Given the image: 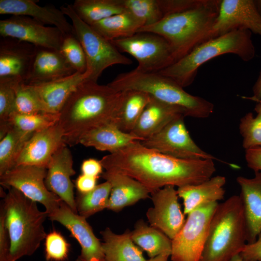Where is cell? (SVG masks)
<instances>
[{"mask_svg": "<svg viewBox=\"0 0 261 261\" xmlns=\"http://www.w3.org/2000/svg\"><path fill=\"white\" fill-rule=\"evenodd\" d=\"M105 171L127 175L152 192L167 186L178 188L197 185L212 177L216 169L213 160L175 158L134 141L100 160Z\"/></svg>", "mask_w": 261, "mask_h": 261, "instance_id": "obj_1", "label": "cell"}, {"mask_svg": "<svg viewBox=\"0 0 261 261\" xmlns=\"http://www.w3.org/2000/svg\"><path fill=\"white\" fill-rule=\"evenodd\" d=\"M121 92L107 85L87 80L70 96L59 112L58 124L65 143L79 144L82 137L90 130L112 122Z\"/></svg>", "mask_w": 261, "mask_h": 261, "instance_id": "obj_2", "label": "cell"}, {"mask_svg": "<svg viewBox=\"0 0 261 261\" xmlns=\"http://www.w3.org/2000/svg\"><path fill=\"white\" fill-rule=\"evenodd\" d=\"M220 1L206 0L199 7L168 15L154 25L142 27L137 33L150 32L164 38L171 47L174 63L197 46L218 37L214 26Z\"/></svg>", "mask_w": 261, "mask_h": 261, "instance_id": "obj_3", "label": "cell"}, {"mask_svg": "<svg viewBox=\"0 0 261 261\" xmlns=\"http://www.w3.org/2000/svg\"><path fill=\"white\" fill-rule=\"evenodd\" d=\"M7 189V193L2 191L0 202L11 243L9 261H16L34 254L45 239L47 234L44 223L48 214L17 189Z\"/></svg>", "mask_w": 261, "mask_h": 261, "instance_id": "obj_4", "label": "cell"}, {"mask_svg": "<svg viewBox=\"0 0 261 261\" xmlns=\"http://www.w3.org/2000/svg\"><path fill=\"white\" fill-rule=\"evenodd\" d=\"M248 30L238 29L207 41L167 68L157 72L174 80L183 88L194 81L199 68L221 55L232 54L249 61L255 56V48Z\"/></svg>", "mask_w": 261, "mask_h": 261, "instance_id": "obj_5", "label": "cell"}, {"mask_svg": "<svg viewBox=\"0 0 261 261\" xmlns=\"http://www.w3.org/2000/svg\"><path fill=\"white\" fill-rule=\"evenodd\" d=\"M246 242V227L240 195L218 204L212 218L200 261H230Z\"/></svg>", "mask_w": 261, "mask_h": 261, "instance_id": "obj_6", "label": "cell"}, {"mask_svg": "<svg viewBox=\"0 0 261 261\" xmlns=\"http://www.w3.org/2000/svg\"><path fill=\"white\" fill-rule=\"evenodd\" d=\"M107 85L118 92L133 89L147 93L160 101L183 108L186 116L205 118L214 111L212 102L188 93L174 80L158 72L133 70L118 75Z\"/></svg>", "mask_w": 261, "mask_h": 261, "instance_id": "obj_7", "label": "cell"}, {"mask_svg": "<svg viewBox=\"0 0 261 261\" xmlns=\"http://www.w3.org/2000/svg\"><path fill=\"white\" fill-rule=\"evenodd\" d=\"M72 22L74 32L84 49L88 80L97 82L103 71L110 66L121 64L130 65L132 61L120 53L112 43L102 37L77 15L72 5L60 7Z\"/></svg>", "mask_w": 261, "mask_h": 261, "instance_id": "obj_8", "label": "cell"}, {"mask_svg": "<svg viewBox=\"0 0 261 261\" xmlns=\"http://www.w3.org/2000/svg\"><path fill=\"white\" fill-rule=\"evenodd\" d=\"M218 202L202 205L188 215L185 222L172 240V261H200Z\"/></svg>", "mask_w": 261, "mask_h": 261, "instance_id": "obj_9", "label": "cell"}, {"mask_svg": "<svg viewBox=\"0 0 261 261\" xmlns=\"http://www.w3.org/2000/svg\"><path fill=\"white\" fill-rule=\"evenodd\" d=\"M118 50L134 58L142 72H157L174 63L172 52L167 41L154 33L141 32L110 41Z\"/></svg>", "mask_w": 261, "mask_h": 261, "instance_id": "obj_10", "label": "cell"}, {"mask_svg": "<svg viewBox=\"0 0 261 261\" xmlns=\"http://www.w3.org/2000/svg\"><path fill=\"white\" fill-rule=\"evenodd\" d=\"M185 117L174 119L155 134L140 141L141 143L149 149L175 158L216 159L192 140L185 124Z\"/></svg>", "mask_w": 261, "mask_h": 261, "instance_id": "obj_11", "label": "cell"}, {"mask_svg": "<svg viewBox=\"0 0 261 261\" xmlns=\"http://www.w3.org/2000/svg\"><path fill=\"white\" fill-rule=\"evenodd\" d=\"M46 174V168L19 165L0 175V184L7 188H14L41 203L48 215L59 208L61 200L47 189L45 184Z\"/></svg>", "mask_w": 261, "mask_h": 261, "instance_id": "obj_12", "label": "cell"}, {"mask_svg": "<svg viewBox=\"0 0 261 261\" xmlns=\"http://www.w3.org/2000/svg\"><path fill=\"white\" fill-rule=\"evenodd\" d=\"M1 37H10L30 43L37 47L59 50L63 34L57 28L46 26L29 16L12 15L0 21Z\"/></svg>", "mask_w": 261, "mask_h": 261, "instance_id": "obj_13", "label": "cell"}, {"mask_svg": "<svg viewBox=\"0 0 261 261\" xmlns=\"http://www.w3.org/2000/svg\"><path fill=\"white\" fill-rule=\"evenodd\" d=\"M151 195L153 206L146 213L148 222L173 240L186 221L178 203L177 190L174 186H167Z\"/></svg>", "mask_w": 261, "mask_h": 261, "instance_id": "obj_14", "label": "cell"}, {"mask_svg": "<svg viewBox=\"0 0 261 261\" xmlns=\"http://www.w3.org/2000/svg\"><path fill=\"white\" fill-rule=\"evenodd\" d=\"M52 221L58 222L71 232L81 247L78 257L83 261H103L102 243L95 236L86 218L74 212L61 200L59 208L48 215Z\"/></svg>", "mask_w": 261, "mask_h": 261, "instance_id": "obj_15", "label": "cell"}, {"mask_svg": "<svg viewBox=\"0 0 261 261\" xmlns=\"http://www.w3.org/2000/svg\"><path fill=\"white\" fill-rule=\"evenodd\" d=\"M238 29L261 36V17L254 0H221L214 26L217 36Z\"/></svg>", "mask_w": 261, "mask_h": 261, "instance_id": "obj_16", "label": "cell"}, {"mask_svg": "<svg viewBox=\"0 0 261 261\" xmlns=\"http://www.w3.org/2000/svg\"><path fill=\"white\" fill-rule=\"evenodd\" d=\"M75 173L72 153L68 145H64L53 156L48 165L45 184L49 191L77 213L74 185L71 179V177Z\"/></svg>", "mask_w": 261, "mask_h": 261, "instance_id": "obj_17", "label": "cell"}, {"mask_svg": "<svg viewBox=\"0 0 261 261\" xmlns=\"http://www.w3.org/2000/svg\"><path fill=\"white\" fill-rule=\"evenodd\" d=\"M62 130L58 123L32 134L25 144L16 165H30L47 168L55 153L63 145Z\"/></svg>", "mask_w": 261, "mask_h": 261, "instance_id": "obj_18", "label": "cell"}, {"mask_svg": "<svg viewBox=\"0 0 261 261\" xmlns=\"http://www.w3.org/2000/svg\"><path fill=\"white\" fill-rule=\"evenodd\" d=\"M37 47L16 39H0V78L13 77L24 82L30 70Z\"/></svg>", "mask_w": 261, "mask_h": 261, "instance_id": "obj_19", "label": "cell"}, {"mask_svg": "<svg viewBox=\"0 0 261 261\" xmlns=\"http://www.w3.org/2000/svg\"><path fill=\"white\" fill-rule=\"evenodd\" d=\"M34 0H0V14L29 16L44 24L53 25L63 34L74 32L72 24L60 9L53 5L41 6Z\"/></svg>", "mask_w": 261, "mask_h": 261, "instance_id": "obj_20", "label": "cell"}, {"mask_svg": "<svg viewBox=\"0 0 261 261\" xmlns=\"http://www.w3.org/2000/svg\"><path fill=\"white\" fill-rule=\"evenodd\" d=\"M88 78L89 73L86 71L84 73L76 72L58 80L29 86L36 95L44 113L59 114L71 94Z\"/></svg>", "mask_w": 261, "mask_h": 261, "instance_id": "obj_21", "label": "cell"}, {"mask_svg": "<svg viewBox=\"0 0 261 261\" xmlns=\"http://www.w3.org/2000/svg\"><path fill=\"white\" fill-rule=\"evenodd\" d=\"M76 72L59 50L37 47L24 83L34 85L63 78Z\"/></svg>", "mask_w": 261, "mask_h": 261, "instance_id": "obj_22", "label": "cell"}, {"mask_svg": "<svg viewBox=\"0 0 261 261\" xmlns=\"http://www.w3.org/2000/svg\"><path fill=\"white\" fill-rule=\"evenodd\" d=\"M150 97L149 102L130 132L141 141L155 134L174 119L181 116H186L183 108Z\"/></svg>", "mask_w": 261, "mask_h": 261, "instance_id": "obj_23", "label": "cell"}, {"mask_svg": "<svg viewBox=\"0 0 261 261\" xmlns=\"http://www.w3.org/2000/svg\"><path fill=\"white\" fill-rule=\"evenodd\" d=\"M236 181L241 188L246 227L247 244L253 243L261 232V171L255 172L251 178L239 176Z\"/></svg>", "mask_w": 261, "mask_h": 261, "instance_id": "obj_24", "label": "cell"}, {"mask_svg": "<svg viewBox=\"0 0 261 261\" xmlns=\"http://www.w3.org/2000/svg\"><path fill=\"white\" fill-rule=\"evenodd\" d=\"M101 176L111 185L107 209L119 212L140 200L149 198V190L140 182L127 175L105 171Z\"/></svg>", "mask_w": 261, "mask_h": 261, "instance_id": "obj_25", "label": "cell"}, {"mask_svg": "<svg viewBox=\"0 0 261 261\" xmlns=\"http://www.w3.org/2000/svg\"><path fill=\"white\" fill-rule=\"evenodd\" d=\"M225 183L224 176L217 175L199 184L178 188V197L183 201L184 214L188 215L202 205L222 200Z\"/></svg>", "mask_w": 261, "mask_h": 261, "instance_id": "obj_26", "label": "cell"}, {"mask_svg": "<svg viewBox=\"0 0 261 261\" xmlns=\"http://www.w3.org/2000/svg\"><path fill=\"white\" fill-rule=\"evenodd\" d=\"M136 141L141 140L131 133L122 131L110 122L88 132L82 137L79 144L112 153Z\"/></svg>", "mask_w": 261, "mask_h": 261, "instance_id": "obj_27", "label": "cell"}, {"mask_svg": "<svg viewBox=\"0 0 261 261\" xmlns=\"http://www.w3.org/2000/svg\"><path fill=\"white\" fill-rule=\"evenodd\" d=\"M100 233L105 261H146L142 251L133 242L129 230L116 234L108 227Z\"/></svg>", "mask_w": 261, "mask_h": 261, "instance_id": "obj_28", "label": "cell"}, {"mask_svg": "<svg viewBox=\"0 0 261 261\" xmlns=\"http://www.w3.org/2000/svg\"><path fill=\"white\" fill-rule=\"evenodd\" d=\"M143 91L130 89L121 92L112 122L122 131L130 133L150 99Z\"/></svg>", "mask_w": 261, "mask_h": 261, "instance_id": "obj_29", "label": "cell"}, {"mask_svg": "<svg viewBox=\"0 0 261 261\" xmlns=\"http://www.w3.org/2000/svg\"><path fill=\"white\" fill-rule=\"evenodd\" d=\"M131 236L133 242L145 251L150 258L163 254L171 256L172 240L142 219L135 223L134 230L131 231Z\"/></svg>", "mask_w": 261, "mask_h": 261, "instance_id": "obj_30", "label": "cell"}, {"mask_svg": "<svg viewBox=\"0 0 261 261\" xmlns=\"http://www.w3.org/2000/svg\"><path fill=\"white\" fill-rule=\"evenodd\" d=\"M143 23L126 11L106 18L91 26L109 41L131 36L143 27Z\"/></svg>", "mask_w": 261, "mask_h": 261, "instance_id": "obj_31", "label": "cell"}, {"mask_svg": "<svg viewBox=\"0 0 261 261\" xmlns=\"http://www.w3.org/2000/svg\"><path fill=\"white\" fill-rule=\"evenodd\" d=\"M72 6L81 19L90 26L127 11L123 0H75Z\"/></svg>", "mask_w": 261, "mask_h": 261, "instance_id": "obj_32", "label": "cell"}, {"mask_svg": "<svg viewBox=\"0 0 261 261\" xmlns=\"http://www.w3.org/2000/svg\"><path fill=\"white\" fill-rule=\"evenodd\" d=\"M32 134L11 125L8 132L0 139V175L15 166L22 150Z\"/></svg>", "mask_w": 261, "mask_h": 261, "instance_id": "obj_33", "label": "cell"}, {"mask_svg": "<svg viewBox=\"0 0 261 261\" xmlns=\"http://www.w3.org/2000/svg\"><path fill=\"white\" fill-rule=\"evenodd\" d=\"M111 191V184L105 181L88 192L78 193L75 198L77 213L87 218L106 209Z\"/></svg>", "mask_w": 261, "mask_h": 261, "instance_id": "obj_34", "label": "cell"}, {"mask_svg": "<svg viewBox=\"0 0 261 261\" xmlns=\"http://www.w3.org/2000/svg\"><path fill=\"white\" fill-rule=\"evenodd\" d=\"M59 114L41 113L23 115L13 113L8 122L13 127L23 132L33 134L53 126L58 122Z\"/></svg>", "mask_w": 261, "mask_h": 261, "instance_id": "obj_35", "label": "cell"}, {"mask_svg": "<svg viewBox=\"0 0 261 261\" xmlns=\"http://www.w3.org/2000/svg\"><path fill=\"white\" fill-rule=\"evenodd\" d=\"M254 109L257 113L255 117L249 112L240 121L239 131L245 150L261 147V99L257 102Z\"/></svg>", "mask_w": 261, "mask_h": 261, "instance_id": "obj_36", "label": "cell"}, {"mask_svg": "<svg viewBox=\"0 0 261 261\" xmlns=\"http://www.w3.org/2000/svg\"><path fill=\"white\" fill-rule=\"evenodd\" d=\"M126 10L139 19L144 26L154 25L163 17L159 0H123Z\"/></svg>", "mask_w": 261, "mask_h": 261, "instance_id": "obj_37", "label": "cell"}, {"mask_svg": "<svg viewBox=\"0 0 261 261\" xmlns=\"http://www.w3.org/2000/svg\"><path fill=\"white\" fill-rule=\"evenodd\" d=\"M59 51L76 72L84 73L86 71V55L74 32L63 35Z\"/></svg>", "mask_w": 261, "mask_h": 261, "instance_id": "obj_38", "label": "cell"}, {"mask_svg": "<svg viewBox=\"0 0 261 261\" xmlns=\"http://www.w3.org/2000/svg\"><path fill=\"white\" fill-rule=\"evenodd\" d=\"M22 82L13 77L0 78V124L8 122L14 110L16 87Z\"/></svg>", "mask_w": 261, "mask_h": 261, "instance_id": "obj_39", "label": "cell"}, {"mask_svg": "<svg viewBox=\"0 0 261 261\" xmlns=\"http://www.w3.org/2000/svg\"><path fill=\"white\" fill-rule=\"evenodd\" d=\"M13 113L23 115L44 113L33 89L30 86L23 82L19 83L16 87Z\"/></svg>", "mask_w": 261, "mask_h": 261, "instance_id": "obj_40", "label": "cell"}, {"mask_svg": "<svg viewBox=\"0 0 261 261\" xmlns=\"http://www.w3.org/2000/svg\"><path fill=\"white\" fill-rule=\"evenodd\" d=\"M44 246L47 261H64L68 258L70 244L60 232L53 231L47 234Z\"/></svg>", "mask_w": 261, "mask_h": 261, "instance_id": "obj_41", "label": "cell"}, {"mask_svg": "<svg viewBox=\"0 0 261 261\" xmlns=\"http://www.w3.org/2000/svg\"><path fill=\"white\" fill-rule=\"evenodd\" d=\"M206 1V0H159L164 17L194 9Z\"/></svg>", "mask_w": 261, "mask_h": 261, "instance_id": "obj_42", "label": "cell"}, {"mask_svg": "<svg viewBox=\"0 0 261 261\" xmlns=\"http://www.w3.org/2000/svg\"><path fill=\"white\" fill-rule=\"evenodd\" d=\"M11 243L5 224V211L0 202V261H9Z\"/></svg>", "mask_w": 261, "mask_h": 261, "instance_id": "obj_43", "label": "cell"}, {"mask_svg": "<svg viewBox=\"0 0 261 261\" xmlns=\"http://www.w3.org/2000/svg\"><path fill=\"white\" fill-rule=\"evenodd\" d=\"M240 254L248 261H261V232L253 243L245 245Z\"/></svg>", "mask_w": 261, "mask_h": 261, "instance_id": "obj_44", "label": "cell"}, {"mask_svg": "<svg viewBox=\"0 0 261 261\" xmlns=\"http://www.w3.org/2000/svg\"><path fill=\"white\" fill-rule=\"evenodd\" d=\"M103 169L101 161L92 158L84 160L81 167L82 174L97 178L102 174Z\"/></svg>", "mask_w": 261, "mask_h": 261, "instance_id": "obj_45", "label": "cell"}, {"mask_svg": "<svg viewBox=\"0 0 261 261\" xmlns=\"http://www.w3.org/2000/svg\"><path fill=\"white\" fill-rule=\"evenodd\" d=\"M98 178L82 174L78 176L75 182L78 193H86L93 190L97 185Z\"/></svg>", "mask_w": 261, "mask_h": 261, "instance_id": "obj_46", "label": "cell"}, {"mask_svg": "<svg viewBox=\"0 0 261 261\" xmlns=\"http://www.w3.org/2000/svg\"><path fill=\"white\" fill-rule=\"evenodd\" d=\"M245 159L247 166L254 172L261 171V147L246 150Z\"/></svg>", "mask_w": 261, "mask_h": 261, "instance_id": "obj_47", "label": "cell"}, {"mask_svg": "<svg viewBox=\"0 0 261 261\" xmlns=\"http://www.w3.org/2000/svg\"><path fill=\"white\" fill-rule=\"evenodd\" d=\"M252 91L253 96L250 98V100L256 102H258L261 99V69L257 80L253 86Z\"/></svg>", "mask_w": 261, "mask_h": 261, "instance_id": "obj_48", "label": "cell"}, {"mask_svg": "<svg viewBox=\"0 0 261 261\" xmlns=\"http://www.w3.org/2000/svg\"><path fill=\"white\" fill-rule=\"evenodd\" d=\"M170 255L167 254H160L153 258H151L146 261H168Z\"/></svg>", "mask_w": 261, "mask_h": 261, "instance_id": "obj_49", "label": "cell"}, {"mask_svg": "<svg viewBox=\"0 0 261 261\" xmlns=\"http://www.w3.org/2000/svg\"><path fill=\"white\" fill-rule=\"evenodd\" d=\"M230 261H248L244 259L240 254H237L232 257Z\"/></svg>", "mask_w": 261, "mask_h": 261, "instance_id": "obj_50", "label": "cell"}, {"mask_svg": "<svg viewBox=\"0 0 261 261\" xmlns=\"http://www.w3.org/2000/svg\"><path fill=\"white\" fill-rule=\"evenodd\" d=\"M258 12L261 17V0H254Z\"/></svg>", "mask_w": 261, "mask_h": 261, "instance_id": "obj_51", "label": "cell"}, {"mask_svg": "<svg viewBox=\"0 0 261 261\" xmlns=\"http://www.w3.org/2000/svg\"><path fill=\"white\" fill-rule=\"evenodd\" d=\"M74 261H82V260L78 257V258L77 259H76ZM103 261H105V260Z\"/></svg>", "mask_w": 261, "mask_h": 261, "instance_id": "obj_52", "label": "cell"}, {"mask_svg": "<svg viewBox=\"0 0 261 261\" xmlns=\"http://www.w3.org/2000/svg\"></svg>", "mask_w": 261, "mask_h": 261, "instance_id": "obj_53", "label": "cell"}]
</instances>
